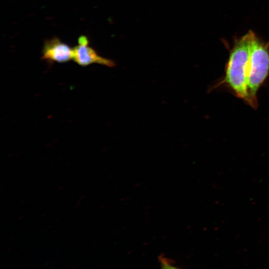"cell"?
Segmentation results:
<instances>
[{
  "label": "cell",
  "instance_id": "obj_3",
  "mask_svg": "<svg viewBox=\"0 0 269 269\" xmlns=\"http://www.w3.org/2000/svg\"><path fill=\"white\" fill-rule=\"evenodd\" d=\"M78 41V44L73 49V59L79 65L86 66L94 63L108 67L115 65L114 61L100 56L95 50L90 47L88 38L86 36H80Z\"/></svg>",
  "mask_w": 269,
  "mask_h": 269
},
{
  "label": "cell",
  "instance_id": "obj_2",
  "mask_svg": "<svg viewBox=\"0 0 269 269\" xmlns=\"http://www.w3.org/2000/svg\"><path fill=\"white\" fill-rule=\"evenodd\" d=\"M269 76V41L259 38L254 33L251 43L247 73L248 105L258 107L257 94Z\"/></svg>",
  "mask_w": 269,
  "mask_h": 269
},
{
  "label": "cell",
  "instance_id": "obj_4",
  "mask_svg": "<svg viewBox=\"0 0 269 269\" xmlns=\"http://www.w3.org/2000/svg\"><path fill=\"white\" fill-rule=\"evenodd\" d=\"M42 58L50 62H66L73 57V50L57 37L47 39L44 43Z\"/></svg>",
  "mask_w": 269,
  "mask_h": 269
},
{
  "label": "cell",
  "instance_id": "obj_5",
  "mask_svg": "<svg viewBox=\"0 0 269 269\" xmlns=\"http://www.w3.org/2000/svg\"><path fill=\"white\" fill-rule=\"evenodd\" d=\"M159 261L160 262L161 268L163 269H177V267L174 266L175 262L171 259L159 256Z\"/></svg>",
  "mask_w": 269,
  "mask_h": 269
},
{
  "label": "cell",
  "instance_id": "obj_1",
  "mask_svg": "<svg viewBox=\"0 0 269 269\" xmlns=\"http://www.w3.org/2000/svg\"><path fill=\"white\" fill-rule=\"evenodd\" d=\"M254 32H249L237 39L231 49L223 77L213 86L225 87L249 104L247 73L251 41Z\"/></svg>",
  "mask_w": 269,
  "mask_h": 269
}]
</instances>
